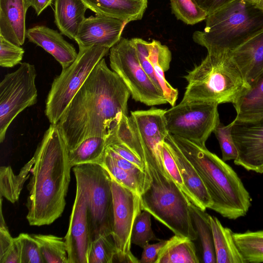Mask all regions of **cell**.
I'll list each match as a JSON object with an SVG mask.
<instances>
[{
    "instance_id": "ab89813d",
    "label": "cell",
    "mask_w": 263,
    "mask_h": 263,
    "mask_svg": "<svg viewBox=\"0 0 263 263\" xmlns=\"http://www.w3.org/2000/svg\"><path fill=\"white\" fill-rule=\"evenodd\" d=\"M131 39L135 47L141 66L156 86L162 91L155 76L154 69L149 58V42L138 37Z\"/></svg>"
},
{
    "instance_id": "4dcf8cb0",
    "label": "cell",
    "mask_w": 263,
    "mask_h": 263,
    "mask_svg": "<svg viewBox=\"0 0 263 263\" xmlns=\"http://www.w3.org/2000/svg\"><path fill=\"white\" fill-rule=\"evenodd\" d=\"M99 165L104 168L111 178L116 182L140 196L148 187V185L136 177L119 167L107 151L106 148Z\"/></svg>"
},
{
    "instance_id": "f6af8a7d",
    "label": "cell",
    "mask_w": 263,
    "mask_h": 263,
    "mask_svg": "<svg viewBox=\"0 0 263 263\" xmlns=\"http://www.w3.org/2000/svg\"><path fill=\"white\" fill-rule=\"evenodd\" d=\"M25 2L27 7H32L37 15H39L51 4L53 0H25Z\"/></svg>"
},
{
    "instance_id": "484cf974",
    "label": "cell",
    "mask_w": 263,
    "mask_h": 263,
    "mask_svg": "<svg viewBox=\"0 0 263 263\" xmlns=\"http://www.w3.org/2000/svg\"><path fill=\"white\" fill-rule=\"evenodd\" d=\"M189 209L193 223L200 239L202 261L216 263L210 215L191 202Z\"/></svg>"
},
{
    "instance_id": "4316f807",
    "label": "cell",
    "mask_w": 263,
    "mask_h": 263,
    "mask_svg": "<svg viewBox=\"0 0 263 263\" xmlns=\"http://www.w3.org/2000/svg\"><path fill=\"white\" fill-rule=\"evenodd\" d=\"M34 163L33 157L15 174L10 166L0 168V194L10 202H16L20 197L25 182L30 176V173Z\"/></svg>"
},
{
    "instance_id": "d4e9b609",
    "label": "cell",
    "mask_w": 263,
    "mask_h": 263,
    "mask_svg": "<svg viewBox=\"0 0 263 263\" xmlns=\"http://www.w3.org/2000/svg\"><path fill=\"white\" fill-rule=\"evenodd\" d=\"M233 106L237 119H249L263 115V69Z\"/></svg>"
},
{
    "instance_id": "60d3db41",
    "label": "cell",
    "mask_w": 263,
    "mask_h": 263,
    "mask_svg": "<svg viewBox=\"0 0 263 263\" xmlns=\"http://www.w3.org/2000/svg\"><path fill=\"white\" fill-rule=\"evenodd\" d=\"M107 147L116 152L123 158L134 164L144 172H146L145 164L126 145L119 141L113 132L106 138Z\"/></svg>"
},
{
    "instance_id": "6da1fadb",
    "label": "cell",
    "mask_w": 263,
    "mask_h": 263,
    "mask_svg": "<svg viewBox=\"0 0 263 263\" xmlns=\"http://www.w3.org/2000/svg\"><path fill=\"white\" fill-rule=\"evenodd\" d=\"M130 93L102 58L95 66L57 124L68 151L87 138H106L123 115Z\"/></svg>"
},
{
    "instance_id": "52a82bcc",
    "label": "cell",
    "mask_w": 263,
    "mask_h": 263,
    "mask_svg": "<svg viewBox=\"0 0 263 263\" xmlns=\"http://www.w3.org/2000/svg\"><path fill=\"white\" fill-rule=\"evenodd\" d=\"M110 49L101 46L79 48L75 61L62 69L53 80L48 93L45 115L51 124H57L69 103L97 63Z\"/></svg>"
},
{
    "instance_id": "bcb514c9",
    "label": "cell",
    "mask_w": 263,
    "mask_h": 263,
    "mask_svg": "<svg viewBox=\"0 0 263 263\" xmlns=\"http://www.w3.org/2000/svg\"><path fill=\"white\" fill-rule=\"evenodd\" d=\"M246 1L254 5H257L259 2V0H245Z\"/></svg>"
},
{
    "instance_id": "7bdbcfd3",
    "label": "cell",
    "mask_w": 263,
    "mask_h": 263,
    "mask_svg": "<svg viewBox=\"0 0 263 263\" xmlns=\"http://www.w3.org/2000/svg\"><path fill=\"white\" fill-rule=\"evenodd\" d=\"M233 0H194L208 15L212 13Z\"/></svg>"
},
{
    "instance_id": "8fae6325",
    "label": "cell",
    "mask_w": 263,
    "mask_h": 263,
    "mask_svg": "<svg viewBox=\"0 0 263 263\" xmlns=\"http://www.w3.org/2000/svg\"><path fill=\"white\" fill-rule=\"evenodd\" d=\"M36 77L34 65L24 62L15 71L6 74L1 82V143L4 140L7 130L14 118L37 102Z\"/></svg>"
},
{
    "instance_id": "2e32d148",
    "label": "cell",
    "mask_w": 263,
    "mask_h": 263,
    "mask_svg": "<svg viewBox=\"0 0 263 263\" xmlns=\"http://www.w3.org/2000/svg\"><path fill=\"white\" fill-rule=\"evenodd\" d=\"M26 37L53 57L62 69L70 66L78 57L75 48L61 33L45 26L37 25L29 29Z\"/></svg>"
},
{
    "instance_id": "f546056e",
    "label": "cell",
    "mask_w": 263,
    "mask_h": 263,
    "mask_svg": "<svg viewBox=\"0 0 263 263\" xmlns=\"http://www.w3.org/2000/svg\"><path fill=\"white\" fill-rule=\"evenodd\" d=\"M38 243L45 263H68L65 239L51 234H32Z\"/></svg>"
},
{
    "instance_id": "5b68a950",
    "label": "cell",
    "mask_w": 263,
    "mask_h": 263,
    "mask_svg": "<svg viewBox=\"0 0 263 263\" xmlns=\"http://www.w3.org/2000/svg\"><path fill=\"white\" fill-rule=\"evenodd\" d=\"M184 78L187 85L182 101L233 105L250 87L230 51L208 53Z\"/></svg>"
},
{
    "instance_id": "cb8c5ba5",
    "label": "cell",
    "mask_w": 263,
    "mask_h": 263,
    "mask_svg": "<svg viewBox=\"0 0 263 263\" xmlns=\"http://www.w3.org/2000/svg\"><path fill=\"white\" fill-rule=\"evenodd\" d=\"M193 240L175 235L159 253L155 263H198Z\"/></svg>"
},
{
    "instance_id": "5bb4252c",
    "label": "cell",
    "mask_w": 263,
    "mask_h": 263,
    "mask_svg": "<svg viewBox=\"0 0 263 263\" xmlns=\"http://www.w3.org/2000/svg\"><path fill=\"white\" fill-rule=\"evenodd\" d=\"M231 133L238 152L234 163L248 171L263 173V115L231 122Z\"/></svg>"
},
{
    "instance_id": "8d00e7d4",
    "label": "cell",
    "mask_w": 263,
    "mask_h": 263,
    "mask_svg": "<svg viewBox=\"0 0 263 263\" xmlns=\"http://www.w3.org/2000/svg\"><path fill=\"white\" fill-rule=\"evenodd\" d=\"M232 123L224 125L220 122L213 133L217 139L222 153V159L226 161L235 160L238 152L231 133Z\"/></svg>"
},
{
    "instance_id": "9a60e30c",
    "label": "cell",
    "mask_w": 263,
    "mask_h": 263,
    "mask_svg": "<svg viewBox=\"0 0 263 263\" xmlns=\"http://www.w3.org/2000/svg\"><path fill=\"white\" fill-rule=\"evenodd\" d=\"M127 24L116 17L96 14L85 18L74 40L81 49L93 46L110 49L122 38Z\"/></svg>"
},
{
    "instance_id": "ba28073f",
    "label": "cell",
    "mask_w": 263,
    "mask_h": 263,
    "mask_svg": "<svg viewBox=\"0 0 263 263\" xmlns=\"http://www.w3.org/2000/svg\"><path fill=\"white\" fill-rule=\"evenodd\" d=\"M86 186L91 241L111 235L114 227V200L111 179L100 165L88 163L73 167Z\"/></svg>"
},
{
    "instance_id": "603a6c76",
    "label": "cell",
    "mask_w": 263,
    "mask_h": 263,
    "mask_svg": "<svg viewBox=\"0 0 263 263\" xmlns=\"http://www.w3.org/2000/svg\"><path fill=\"white\" fill-rule=\"evenodd\" d=\"M216 263H246L234 241L231 229L224 227L215 216H210Z\"/></svg>"
},
{
    "instance_id": "b9f144b4",
    "label": "cell",
    "mask_w": 263,
    "mask_h": 263,
    "mask_svg": "<svg viewBox=\"0 0 263 263\" xmlns=\"http://www.w3.org/2000/svg\"><path fill=\"white\" fill-rule=\"evenodd\" d=\"M167 240H160L158 242L146 244L143 248L140 263H155L161 249L167 242Z\"/></svg>"
},
{
    "instance_id": "44dd1931",
    "label": "cell",
    "mask_w": 263,
    "mask_h": 263,
    "mask_svg": "<svg viewBox=\"0 0 263 263\" xmlns=\"http://www.w3.org/2000/svg\"><path fill=\"white\" fill-rule=\"evenodd\" d=\"M87 9L82 0H54V23L62 34L74 39Z\"/></svg>"
},
{
    "instance_id": "74e56055",
    "label": "cell",
    "mask_w": 263,
    "mask_h": 263,
    "mask_svg": "<svg viewBox=\"0 0 263 263\" xmlns=\"http://www.w3.org/2000/svg\"><path fill=\"white\" fill-rule=\"evenodd\" d=\"M25 51L20 46L9 41L0 35V65L11 68L20 64Z\"/></svg>"
},
{
    "instance_id": "836d02e7",
    "label": "cell",
    "mask_w": 263,
    "mask_h": 263,
    "mask_svg": "<svg viewBox=\"0 0 263 263\" xmlns=\"http://www.w3.org/2000/svg\"><path fill=\"white\" fill-rule=\"evenodd\" d=\"M151 214L146 211L141 212L136 218L132 235V243L143 248L151 240H160L151 227Z\"/></svg>"
},
{
    "instance_id": "d590c367",
    "label": "cell",
    "mask_w": 263,
    "mask_h": 263,
    "mask_svg": "<svg viewBox=\"0 0 263 263\" xmlns=\"http://www.w3.org/2000/svg\"><path fill=\"white\" fill-rule=\"evenodd\" d=\"M113 133L119 141L133 151L144 162L142 148L132 128L127 115L122 116Z\"/></svg>"
},
{
    "instance_id": "8992f818",
    "label": "cell",
    "mask_w": 263,
    "mask_h": 263,
    "mask_svg": "<svg viewBox=\"0 0 263 263\" xmlns=\"http://www.w3.org/2000/svg\"><path fill=\"white\" fill-rule=\"evenodd\" d=\"M144 163L151 182L140 196L142 210L149 213L175 235L193 241L197 239L187 197L170 175L164 173L158 162L147 158Z\"/></svg>"
},
{
    "instance_id": "7c38bea8",
    "label": "cell",
    "mask_w": 263,
    "mask_h": 263,
    "mask_svg": "<svg viewBox=\"0 0 263 263\" xmlns=\"http://www.w3.org/2000/svg\"><path fill=\"white\" fill-rule=\"evenodd\" d=\"M111 179L114 200L111 236L116 249V257L121 262H139L130 248L134 223L142 210L140 196Z\"/></svg>"
},
{
    "instance_id": "ffe728a7",
    "label": "cell",
    "mask_w": 263,
    "mask_h": 263,
    "mask_svg": "<svg viewBox=\"0 0 263 263\" xmlns=\"http://www.w3.org/2000/svg\"><path fill=\"white\" fill-rule=\"evenodd\" d=\"M96 14L116 17L129 23L142 19L147 0H82Z\"/></svg>"
},
{
    "instance_id": "277c9868",
    "label": "cell",
    "mask_w": 263,
    "mask_h": 263,
    "mask_svg": "<svg viewBox=\"0 0 263 263\" xmlns=\"http://www.w3.org/2000/svg\"><path fill=\"white\" fill-rule=\"evenodd\" d=\"M193 39L209 53L232 51L263 30V10L245 0H233L205 19Z\"/></svg>"
},
{
    "instance_id": "7402d4cb",
    "label": "cell",
    "mask_w": 263,
    "mask_h": 263,
    "mask_svg": "<svg viewBox=\"0 0 263 263\" xmlns=\"http://www.w3.org/2000/svg\"><path fill=\"white\" fill-rule=\"evenodd\" d=\"M149 58L153 66L155 74L168 103L176 105L178 90L174 88L165 78L164 72L170 67L172 53L168 47L158 40L149 42Z\"/></svg>"
},
{
    "instance_id": "9c48e42d",
    "label": "cell",
    "mask_w": 263,
    "mask_h": 263,
    "mask_svg": "<svg viewBox=\"0 0 263 263\" xmlns=\"http://www.w3.org/2000/svg\"><path fill=\"white\" fill-rule=\"evenodd\" d=\"M109 62L135 101L149 106L167 103L163 92L141 66L132 39L122 37L110 48Z\"/></svg>"
},
{
    "instance_id": "1f68e13d",
    "label": "cell",
    "mask_w": 263,
    "mask_h": 263,
    "mask_svg": "<svg viewBox=\"0 0 263 263\" xmlns=\"http://www.w3.org/2000/svg\"><path fill=\"white\" fill-rule=\"evenodd\" d=\"M172 12L176 18L187 25H193L205 20L208 14L194 0H169Z\"/></svg>"
},
{
    "instance_id": "7dc6e473",
    "label": "cell",
    "mask_w": 263,
    "mask_h": 263,
    "mask_svg": "<svg viewBox=\"0 0 263 263\" xmlns=\"http://www.w3.org/2000/svg\"><path fill=\"white\" fill-rule=\"evenodd\" d=\"M256 6L263 10V0H259L258 4Z\"/></svg>"
},
{
    "instance_id": "83f0119b",
    "label": "cell",
    "mask_w": 263,
    "mask_h": 263,
    "mask_svg": "<svg viewBox=\"0 0 263 263\" xmlns=\"http://www.w3.org/2000/svg\"><path fill=\"white\" fill-rule=\"evenodd\" d=\"M107 147L106 138L92 137L86 139L75 148L68 151V158L72 167L84 164H99Z\"/></svg>"
},
{
    "instance_id": "4fadbf2b",
    "label": "cell",
    "mask_w": 263,
    "mask_h": 263,
    "mask_svg": "<svg viewBox=\"0 0 263 263\" xmlns=\"http://www.w3.org/2000/svg\"><path fill=\"white\" fill-rule=\"evenodd\" d=\"M73 172L76 179V194L64 239L67 245L68 263H88L92 241L87 190L81 175L76 171Z\"/></svg>"
},
{
    "instance_id": "ee69618b",
    "label": "cell",
    "mask_w": 263,
    "mask_h": 263,
    "mask_svg": "<svg viewBox=\"0 0 263 263\" xmlns=\"http://www.w3.org/2000/svg\"><path fill=\"white\" fill-rule=\"evenodd\" d=\"M1 263H20L18 248L15 240L11 247L0 257Z\"/></svg>"
},
{
    "instance_id": "30bf717a",
    "label": "cell",
    "mask_w": 263,
    "mask_h": 263,
    "mask_svg": "<svg viewBox=\"0 0 263 263\" xmlns=\"http://www.w3.org/2000/svg\"><path fill=\"white\" fill-rule=\"evenodd\" d=\"M218 104L198 101H182L164 112L170 134L204 145L220 123Z\"/></svg>"
},
{
    "instance_id": "7a4b0ae2",
    "label": "cell",
    "mask_w": 263,
    "mask_h": 263,
    "mask_svg": "<svg viewBox=\"0 0 263 263\" xmlns=\"http://www.w3.org/2000/svg\"><path fill=\"white\" fill-rule=\"evenodd\" d=\"M26 218L31 226L49 225L63 214L70 181L68 151L57 124H51L33 156Z\"/></svg>"
},
{
    "instance_id": "ac0fdd59",
    "label": "cell",
    "mask_w": 263,
    "mask_h": 263,
    "mask_svg": "<svg viewBox=\"0 0 263 263\" xmlns=\"http://www.w3.org/2000/svg\"><path fill=\"white\" fill-rule=\"evenodd\" d=\"M25 0H0V35L22 46L26 37Z\"/></svg>"
},
{
    "instance_id": "3957f363",
    "label": "cell",
    "mask_w": 263,
    "mask_h": 263,
    "mask_svg": "<svg viewBox=\"0 0 263 263\" xmlns=\"http://www.w3.org/2000/svg\"><path fill=\"white\" fill-rule=\"evenodd\" d=\"M172 136L204 183L213 202L211 209L230 219L246 215L251 197L233 168L205 145Z\"/></svg>"
},
{
    "instance_id": "d6a6232c",
    "label": "cell",
    "mask_w": 263,
    "mask_h": 263,
    "mask_svg": "<svg viewBox=\"0 0 263 263\" xmlns=\"http://www.w3.org/2000/svg\"><path fill=\"white\" fill-rule=\"evenodd\" d=\"M116 255V249L112 236H102L91 242L88 263H111Z\"/></svg>"
},
{
    "instance_id": "d6986e66",
    "label": "cell",
    "mask_w": 263,
    "mask_h": 263,
    "mask_svg": "<svg viewBox=\"0 0 263 263\" xmlns=\"http://www.w3.org/2000/svg\"><path fill=\"white\" fill-rule=\"evenodd\" d=\"M230 53L250 85L263 69V30Z\"/></svg>"
},
{
    "instance_id": "e0dca14e",
    "label": "cell",
    "mask_w": 263,
    "mask_h": 263,
    "mask_svg": "<svg viewBox=\"0 0 263 263\" xmlns=\"http://www.w3.org/2000/svg\"><path fill=\"white\" fill-rule=\"evenodd\" d=\"M178 166L184 184L191 195L193 203L203 210L211 209L213 202L199 175L168 133L164 140Z\"/></svg>"
},
{
    "instance_id": "e575fe53",
    "label": "cell",
    "mask_w": 263,
    "mask_h": 263,
    "mask_svg": "<svg viewBox=\"0 0 263 263\" xmlns=\"http://www.w3.org/2000/svg\"><path fill=\"white\" fill-rule=\"evenodd\" d=\"M15 240L20 257V263H45L39 245L32 235L21 233Z\"/></svg>"
},
{
    "instance_id": "f1b7e54d",
    "label": "cell",
    "mask_w": 263,
    "mask_h": 263,
    "mask_svg": "<svg viewBox=\"0 0 263 263\" xmlns=\"http://www.w3.org/2000/svg\"><path fill=\"white\" fill-rule=\"evenodd\" d=\"M233 236L246 263L263 262V230L233 233Z\"/></svg>"
},
{
    "instance_id": "f35d334b",
    "label": "cell",
    "mask_w": 263,
    "mask_h": 263,
    "mask_svg": "<svg viewBox=\"0 0 263 263\" xmlns=\"http://www.w3.org/2000/svg\"><path fill=\"white\" fill-rule=\"evenodd\" d=\"M161 154L165 168L172 178L175 182L179 188L185 194L190 201L193 203V198L186 187L177 165L170 151L164 141L161 149Z\"/></svg>"
}]
</instances>
